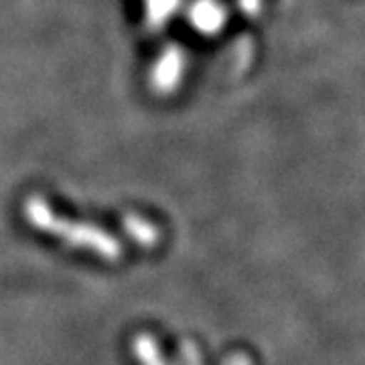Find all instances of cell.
<instances>
[{"label": "cell", "instance_id": "cell-2", "mask_svg": "<svg viewBox=\"0 0 365 365\" xmlns=\"http://www.w3.org/2000/svg\"><path fill=\"white\" fill-rule=\"evenodd\" d=\"M242 9H244L246 13H258L262 9V0H246V2H242Z\"/></svg>", "mask_w": 365, "mask_h": 365}, {"label": "cell", "instance_id": "cell-1", "mask_svg": "<svg viewBox=\"0 0 365 365\" xmlns=\"http://www.w3.org/2000/svg\"><path fill=\"white\" fill-rule=\"evenodd\" d=\"M26 220L33 225H37V230L41 232H47L63 240L71 248L88 250L91 254L100 256L104 262H118V258L122 256V246L116 237H112L98 227L57 217L51 209L43 205L41 201H31L26 205Z\"/></svg>", "mask_w": 365, "mask_h": 365}]
</instances>
